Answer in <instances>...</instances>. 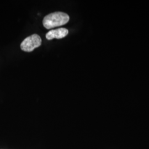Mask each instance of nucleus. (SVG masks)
<instances>
[{
	"instance_id": "1",
	"label": "nucleus",
	"mask_w": 149,
	"mask_h": 149,
	"mask_svg": "<svg viewBox=\"0 0 149 149\" xmlns=\"http://www.w3.org/2000/svg\"><path fill=\"white\" fill-rule=\"evenodd\" d=\"M69 15L62 12H55L45 16L43 19L44 27L49 29L55 27H60L69 21Z\"/></svg>"
},
{
	"instance_id": "3",
	"label": "nucleus",
	"mask_w": 149,
	"mask_h": 149,
	"mask_svg": "<svg viewBox=\"0 0 149 149\" xmlns=\"http://www.w3.org/2000/svg\"><path fill=\"white\" fill-rule=\"evenodd\" d=\"M69 33V31L66 28H60L56 29L51 30L46 34V38L48 40L53 39H62L65 37Z\"/></svg>"
},
{
	"instance_id": "2",
	"label": "nucleus",
	"mask_w": 149,
	"mask_h": 149,
	"mask_svg": "<svg viewBox=\"0 0 149 149\" xmlns=\"http://www.w3.org/2000/svg\"><path fill=\"white\" fill-rule=\"evenodd\" d=\"M42 44V39L37 34L26 38L21 44V48L24 52H31L36 48L39 47Z\"/></svg>"
}]
</instances>
